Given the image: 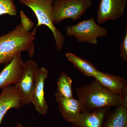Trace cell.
I'll return each mask as SVG.
<instances>
[{
	"label": "cell",
	"mask_w": 127,
	"mask_h": 127,
	"mask_svg": "<svg viewBox=\"0 0 127 127\" xmlns=\"http://www.w3.org/2000/svg\"><path fill=\"white\" fill-rule=\"evenodd\" d=\"M37 28L32 32L25 29L21 23L15 29L0 36V64L10 62L22 52L32 57L35 53V41Z\"/></svg>",
	"instance_id": "1"
},
{
	"label": "cell",
	"mask_w": 127,
	"mask_h": 127,
	"mask_svg": "<svg viewBox=\"0 0 127 127\" xmlns=\"http://www.w3.org/2000/svg\"><path fill=\"white\" fill-rule=\"evenodd\" d=\"M82 113L90 112L106 107L121 106V96L114 93L95 80L90 84L76 89Z\"/></svg>",
	"instance_id": "2"
},
{
	"label": "cell",
	"mask_w": 127,
	"mask_h": 127,
	"mask_svg": "<svg viewBox=\"0 0 127 127\" xmlns=\"http://www.w3.org/2000/svg\"><path fill=\"white\" fill-rule=\"evenodd\" d=\"M55 0H19L22 4L30 7L37 19L36 26L47 27L52 32L58 51L62 50L65 42V37L61 32L55 26L52 14L53 5Z\"/></svg>",
	"instance_id": "3"
},
{
	"label": "cell",
	"mask_w": 127,
	"mask_h": 127,
	"mask_svg": "<svg viewBox=\"0 0 127 127\" xmlns=\"http://www.w3.org/2000/svg\"><path fill=\"white\" fill-rule=\"evenodd\" d=\"M24 62L21 53L16 55L0 72V89L15 84L18 81Z\"/></svg>",
	"instance_id": "10"
},
{
	"label": "cell",
	"mask_w": 127,
	"mask_h": 127,
	"mask_svg": "<svg viewBox=\"0 0 127 127\" xmlns=\"http://www.w3.org/2000/svg\"><path fill=\"white\" fill-rule=\"evenodd\" d=\"M111 107H106L90 112L82 113L78 119L72 124V127H103Z\"/></svg>",
	"instance_id": "12"
},
{
	"label": "cell",
	"mask_w": 127,
	"mask_h": 127,
	"mask_svg": "<svg viewBox=\"0 0 127 127\" xmlns=\"http://www.w3.org/2000/svg\"><path fill=\"white\" fill-rule=\"evenodd\" d=\"M103 127H127V109L118 106L109 111L104 119Z\"/></svg>",
	"instance_id": "14"
},
{
	"label": "cell",
	"mask_w": 127,
	"mask_h": 127,
	"mask_svg": "<svg viewBox=\"0 0 127 127\" xmlns=\"http://www.w3.org/2000/svg\"><path fill=\"white\" fill-rule=\"evenodd\" d=\"M39 68L37 63L34 60H28L24 62L20 78L14 85L21 94L22 106L31 103L37 73Z\"/></svg>",
	"instance_id": "6"
},
{
	"label": "cell",
	"mask_w": 127,
	"mask_h": 127,
	"mask_svg": "<svg viewBox=\"0 0 127 127\" xmlns=\"http://www.w3.org/2000/svg\"><path fill=\"white\" fill-rule=\"evenodd\" d=\"M127 0H100L97 14V21L101 25L108 20L122 17L127 6Z\"/></svg>",
	"instance_id": "7"
},
{
	"label": "cell",
	"mask_w": 127,
	"mask_h": 127,
	"mask_svg": "<svg viewBox=\"0 0 127 127\" xmlns=\"http://www.w3.org/2000/svg\"><path fill=\"white\" fill-rule=\"evenodd\" d=\"M94 77L103 86L120 96L122 94L123 89L127 87L126 79L113 74L98 71Z\"/></svg>",
	"instance_id": "13"
},
{
	"label": "cell",
	"mask_w": 127,
	"mask_h": 127,
	"mask_svg": "<svg viewBox=\"0 0 127 127\" xmlns=\"http://www.w3.org/2000/svg\"><path fill=\"white\" fill-rule=\"evenodd\" d=\"M120 56L123 61H127V28H126V32L124 38L119 47Z\"/></svg>",
	"instance_id": "18"
},
{
	"label": "cell",
	"mask_w": 127,
	"mask_h": 127,
	"mask_svg": "<svg viewBox=\"0 0 127 127\" xmlns=\"http://www.w3.org/2000/svg\"><path fill=\"white\" fill-rule=\"evenodd\" d=\"M66 33L68 36L75 37L79 43L87 42L96 45L98 43V39L106 36L108 32L106 29L96 23L92 16L88 20L67 27Z\"/></svg>",
	"instance_id": "5"
},
{
	"label": "cell",
	"mask_w": 127,
	"mask_h": 127,
	"mask_svg": "<svg viewBox=\"0 0 127 127\" xmlns=\"http://www.w3.org/2000/svg\"><path fill=\"white\" fill-rule=\"evenodd\" d=\"M17 10L14 0H0V16L7 14L11 16H15Z\"/></svg>",
	"instance_id": "17"
},
{
	"label": "cell",
	"mask_w": 127,
	"mask_h": 127,
	"mask_svg": "<svg viewBox=\"0 0 127 127\" xmlns=\"http://www.w3.org/2000/svg\"><path fill=\"white\" fill-rule=\"evenodd\" d=\"M66 56L68 61L71 62L79 71L86 76L94 77L99 71L90 62L72 53H67Z\"/></svg>",
	"instance_id": "15"
},
{
	"label": "cell",
	"mask_w": 127,
	"mask_h": 127,
	"mask_svg": "<svg viewBox=\"0 0 127 127\" xmlns=\"http://www.w3.org/2000/svg\"><path fill=\"white\" fill-rule=\"evenodd\" d=\"M48 70L44 67L39 68L37 73L35 84L32 94L31 103L36 111L42 116H45L48 109V105L45 97L44 86Z\"/></svg>",
	"instance_id": "8"
},
{
	"label": "cell",
	"mask_w": 127,
	"mask_h": 127,
	"mask_svg": "<svg viewBox=\"0 0 127 127\" xmlns=\"http://www.w3.org/2000/svg\"><path fill=\"white\" fill-rule=\"evenodd\" d=\"M92 6V0H55L52 9L54 22L67 19L77 20Z\"/></svg>",
	"instance_id": "4"
},
{
	"label": "cell",
	"mask_w": 127,
	"mask_h": 127,
	"mask_svg": "<svg viewBox=\"0 0 127 127\" xmlns=\"http://www.w3.org/2000/svg\"><path fill=\"white\" fill-rule=\"evenodd\" d=\"M121 96L122 98L121 106L127 109V87L123 90Z\"/></svg>",
	"instance_id": "20"
},
{
	"label": "cell",
	"mask_w": 127,
	"mask_h": 127,
	"mask_svg": "<svg viewBox=\"0 0 127 127\" xmlns=\"http://www.w3.org/2000/svg\"><path fill=\"white\" fill-rule=\"evenodd\" d=\"M72 80L66 72H62L57 82V93L67 98L73 97Z\"/></svg>",
	"instance_id": "16"
},
{
	"label": "cell",
	"mask_w": 127,
	"mask_h": 127,
	"mask_svg": "<svg viewBox=\"0 0 127 127\" xmlns=\"http://www.w3.org/2000/svg\"><path fill=\"white\" fill-rule=\"evenodd\" d=\"M55 96L59 111L64 120L71 124L76 122L82 113L81 106L79 100L73 97L62 96L56 92Z\"/></svg>",
	"instance_id": "9"
},
{
	"label": "cell",
	"mask_w": 127,
	"mask_h": 127,
	"mask_svg": "<svg viewBox=\"0 0 127 127\" xmlns=\"http://www.w3.org/2000/svg\"><path fill=\"white\" fill-rule=\"evenodd\" d=\"M22 99L21 94L15 85L2 89L0 94V124L8 110L22 106Z\"/></svg>",
	"instance_id": "11"
},
{
	"label": "cell",
	"mask_w": 127,
	"mask_h": 127,
	"mask_svg": "<svg viewBox=\"0 0 127 127\" xmlns=\"http://www.w3.org/2000/svg\"><path fill=\"white\" fill-rule=\"evenodd\" d=\"M15 127H23V125H22L21 123H18V124H16V126H15Z\"/></svg>",
	"instance_id": "21"
},
{
	"label": "cell",
	"mask_w": 127,
	"mask_h": 127,
	"mask_svg": "<svg viewBox=\"0 0 127 127\" xmlns=\"http://www.w3.org/2000/svg\"><path fill=\"white\" fill-rule=\"evenodd\" d=\"M20 15L21 19V23L26 30L30 31L34 27V23L27 17L22 11H21Z\"/></svg>",
	"instance_id": "19"
}]
</instances>
